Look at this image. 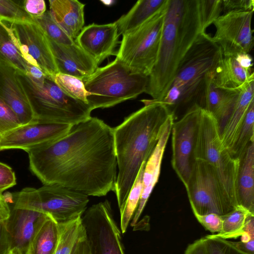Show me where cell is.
Listing matches in <instances>:
<instances>
[{"instance_id":"1","label":"cell","mask_w":254,"mask_h":254,"mask_svg":"<svg viewBox=\"0 0 254 254\" xmlns=\"http://www.w3.org/2000/svg\"><path fill=\"white\" fill-rule=\"evenodd\" d=\"M27 153L30 171L43 185L99 197L115 191L113 128L100 119L91 117L72 125L63 136Z\"/></svg>"},{"instance_id":"2","label":"cell","mask_w":254,"mask_h":254,"mask_svg":"<svg viewBox=\"0 0 254 254\" xmlns=\"http://www.w3.org/2000/svg\"><path fill=\"white\" fill-rule=\"evenodd\" d=\"M141 101L143 107L113 128L118 170L115 192L120 211L142 164L151 156L167 119L173 114L162 102Z\"/></svg>"},{"instance_id":"3","label":"cell","mask_w":254,"mask_h":254,"mask_svg":"<svg viewBox=\"0 0 254 254\" xmlns=\"http://www.w3.org/2000/svg\"><path fill=\"white\" fill-rule=\"evenodd\" d=\"M204 32L198 0H168L158 56L145 91L153 100L164 99L181 62Z\"/></svg>"},{"instance_id":"4","label":"cell","mask_w":254,"mask_h":254,"mask_svg":"<svg viewBox=\"0 0 254 254\" xmlns=\"http://www.w3.org/2000/svg\"><path fill=\"white\" fill-rule=\"evenodd\" d=\"M223 56L220 47L206 32L199 34L188 50L165 97L160 102L174 114L181 105L203 104L206 82Z\"/></svg>"},{"instance_id":"5","label":"cell","mask_w":254,"mask_h":254,"mask_svg":"<svg viewBox=\"0 0 254 254\" xmlns=\"http://www.w3.org/2000/svg\"><path fill=\"white\" fill-rule=\"evenodd\" d=\"M92 110L114 106L145 92L148 76L136 72L117 59L82 80Z\"/></svg>"},{"instance_id":"6","label":"cell","mask_w":254,"mask_h":254,"mask_svg":"<svg viewBox=\"0 0 254 254\" xmlns=\"http://www.w3.org/2000/svg\"><path fill=\"white\" fill-rule=\"evenodd\" d=\"M17 76L37 122L72 126L91 117L87 103L66 94L49 76L39 85L25 73L17 71Z\"/></svg>"},{"instance_id":"7","label":"cell","mask_w":254,"mask_h":254,"mask_svg":"<svg viewBox=\"0 0 254 254\" xmlns=\"http://www.w3.org/2000/svg\"><path fill=\"white\" fill-rule=\"evenodd\" d=\"M194 158L206 161L215 170L225 198L233 210L239 205L237 183L240 159L233 157L220 139L218 123L213 115L201 110Z\"/></svg>"},{"instance_id":"8","label":"cell","mask_w":254,"mask_h":254,"mask_svg":"<svg viewBox=\"0 0 254 254\" xmlns=\"http://www.w3.org/2000/svg\"><path fill=\"white\" fill-rule=\"evenodd\" d=\"M11 197L13 207L46 214L58 223L82 216L89 201L86 194L57 184L25 188Z\"/></svg>"},{"instance_id":"9","label":"cell","mask_w":254,"mask_h":254,"mask_svg":"<svg viewBox=\"0 0 254 254\" xmlns=\"http://www.w3.org/2000/svg\"><path fill=\"white\" fill-rule=\"evenodd\" d=\"M168 0L147 21L122 35L116 58L149 76L157 60Z\"/></svg>"},{"instance_id":"10","label":"cell","mask_w":254,"mask_h":254,"mask_svg":"<svg viewBox=\"0 0 254 254\" xmlns=\"http://www.w3.org/2000/svg\"><path fill=\"white\" fill-rule=\"evenodd\" d=\"M193 214L223 215L232 210L227 203L215 170L207 162L195 159L186 188Z\"/></svg>"},{"instance_id":"11","label":"cell","mask_w":254,"mask_h":254,"mask_svg":"<svg viewBox=\"0 0 254 254\" xmlns=\"http://www.w3.org/2000/svg\"><path fill=\"white\" fill-rule=\"evenodd\" d=\"M81 218L91 254H125L121 231L108 200L86 209Z\"/></svg>"},{"instance_id":"12","label":"cell","mask_w":254,"mask_h":254,"mask_svg":"<svg viewBox=\"0 0 254 254\" xmlns=\"http://www.w3.org/2000/svg\"><path fill=\"white\" fill-rule=\"evenodd\" d=\"M202 107L194 105L178 121L174 122L172 134V166L185 188L194 161V150Z\"/></svg>"},{"instance_id":"13","label":"cell","mask_w":254,"mask_h":254,"mask_svg":"<svg viewBox=\"0 0 254 254\" xmlns=\"http://www.w3.org/2000/svg\"><path fill=\"white\" fill-rule=\"evenodd\" d=\"M9 23L15 44L26 63L38 67L53 79L59 71L48 39L41 27L35 21Z\"/></svg>"},{"instance_id":"14","label":"cell","mask_w":254,"mask_h":254,"mask_svg":"<svg viewBox=\"0 0 254 254\" xmlns=\"http://www.w3.org/2000/svg\"><path fill=\"white\" fill-rule=\"evenodd\" d=\"M254 11L233 10L224 13L213 24L216 28L213 41L223 55L249 53L254 46L252 19Z\"/></svg>"},{"instance_id":"15","label":"cell","mask_w":254,"mask_h":254,"mask_svg":"<svg viewBox=\"0 0 254 254\" xmlns=\"http://www.w3.org/2000/svg\"><path fill=\"white\" fill-rule=\"evenodd\" d=\"M71 127L68 125L38 122L21 125L1 136L0 151L20 149L27 152L60 138L66 133Z\"/></svg>"},{"instance_id":"16","label":"cell","mask_w":254,"mask_h":254,"mask_svg":"<svg viewBox=\"0 0 254 254\" xmlns=\"http://www.w3.org/2000/svg\"><path fill=\"white\" fill-rule=\"evenodd\" d=\"M120 36L115 22L93 23L83 27L74 42L99 65L107 58L116 55Z\"/></svg>"},{"instance_id":"17","label":"cell","mask_w":254,"mask_h":254,"mask_svg":"<svg viewBox=\"0 0 254 254\" xmlns=\"http://www.w3.org/2000/svg\"><path fill=\"white\" fill-rule=\"evenodd\" d=\"M17 70L0 62V99L17 117L21 125L37 122L17 76Z\"/></svg>"},{"instance_id":"18","label":"cell","mask_w":254,"mask_h":254,"mask_svg":"<svg viewBox=\"0 0 254 254\" xmlns=\"http://www.w3.org/2000/svg\"><path fill=\"white\" fill-rule=\"evenodd\" d=\"M49 215L29 209L12 207L5 220L11 249L25 254L36 234Z\"/></svg>"},{"instance_id":"19","label":"cell","mask_w":254,"mask_h":254,"mask_svg":"<svg viewBox=\"0 0 254 254\" xmlns=\"http://www.w3.org/2000/svg\"><path fill=\"white\" fill-rule=\"evenodd\" d=\"M48 39L59 72L82 80L98 67L97 63L75 42L64 45Z\"/></svg>"},{"instance_id":"20","label":"cell","mask_w":254,"mask_h":254,"mask_svg":"<svg viewBox=\"0 0 254 254\" xmlns=\"http://www.w3.org/2000/svg\"><path fill=\"white\" fill-rule=\"evenodd\" d=\"M174 122V115L172 114L167 119L158 141L145 164L143 174L142 191L137 209L131 219L132 226L136 224L139 218L152 190L158 181L163 154Z\"/></svg>"},{"instance_id":"21","label":"cell","mask_w":254,"mask_h":254,"mask_svg":"<svg viewBox=\"0 0 254 254\" xmlns=\"http://www.w3.org/2000/svg\"><path fill=\"white\" fill-rule=\"evenodd\" d=\"M212 71L207 77L202 108L215 118L221 131L236 102L240 89H228L216 85L213 80Z\"/></svg>"},{"instance_id":"22","label":"cell","mask_w":254,"mask_h":254,"mask_svg":"<svg viewBox=\"0 0 254 254\" xmlns=\"http://www.w3.org/2000/svg\"><path fill=\"white\" fill-rule=\"evenodd\" d=\"M254 79L240 88L233 109L220 131V139L224 147L231 153L242 128L247 111L254 100Z\"/></svg>"},{"instance_id":"23","label":"cell","mask_w":254,"mask_h":254,"mask_svg":"<svg viewBox=\"0 0 254 254\" xmlns=\"http://www.w3.org/2000/svg\"><path fill=\"white\" fill-rule=\"evenodd\" d=\"M49 2L54 20L74 41L84 26L85 4L77 0H50Z\"/></svg>"},{"instance_id":"24","label":"cell","mask_w":254,"mask_h":254,"mask_svg":"<svg viewBox=\"0 0 254 254\" xmlns=\"http://www.w3.org/2000/svg\"><path fill=\"white\" fill-rule=\"evenodd\" d=\"M214 84L228 89H239L254 79L253 71L243 68L233 56H224L212 71Z\"/></svg>"},{"instance_id":"25","label":"cell","mask_w":254,"mask_h":254,"mask_svg":"<svg viewBox=\"0 0 254 254\" xmlns=\"http://www.w3.org/2000/svg\"><path fill=\"white\" fill-rule=\"evenodd\" d=\"M240 161L237 183L238 204L254 214V142L248 146Z\"/></svg>"},{"instance_id":"26","label":"cell","mask_w":254,"mask_h":254,"mask_svg":"<svg viewBox=\"0 0 254 254\" xmlns=\"http://www.w3.org/2000/svg\"><path fill=\"white\" fill-rule=\"evenodd\" d=\"M167 0H139L126 14L115 21L119 34L123 35L140 26L166 3Z\"/></svg>"},{"instance_id":"27","label":"cell","mask_w":254,"mask_h":254,"mask_svg":"<svg viewBox=\"0 0 254 254\" xmlns=\"http://www.w3.org/2000/svg\"><path fill=\"white\" fill-rule=\"evenodd\" d=\"M59 234L58 223L49 216L32 240L25 254H54Z\"/></svg>"},{"instance_id":"28","label":"cell","mask_w":254,"mask_h":254,"mask_svg":"<svg viewBox=\"0 0 254 254\" xmlns=\"http://www.w3.org/2000/svg\"><path fill=\"white\" fill-rule=\"evenodd\" d=\"M0 62L15 67L18 71L27 73V63L15 44L9 27L0 21Z\"/></svg>"},{"instance_id":"29","label":"cell","mask_w":254,"mask_h":254,"mask_svg":"<svg viewBox=\"0 0 254 254\" xmlns=\"http://www.w3.org/2000/svg\"><path fill=\"white\" fill-rule=\"evenodd\" d=\"M254 214L241 205H238L228 213L221 215L222 227L215 236L224 239H237L244 233L248 218Z\"/></svg>"},{"instance_id":"30","label":"cell","mask_w":254,"mask_h":254,"mask_svg":"<svg viewBox=\"0 0 254 254\" xmlns=\"http://www.w3.org/2000/svg\"><path fill=\"white\" fill-rule=\"evenodd\" d=\"M58 224L59 238L54 254H70L78 239L84 233L81 216Z\"/></svg>"},{"instance_id":"31","label":"cell","mask_w":254,"mask_h":254,"mask_svg":"<svg viewBox=\"0 0 254 254\" xmlns=\"http://www.w3.org/2000/svg\"><path fill=\"white\" fill-rule=\"evenodd\" d=\"M144 162L139 171L135 180L128 193L125 204L120 211V227L122 234L127 231L128 224L137 209L142 191Z\"/></svg>"},{"instance_id":"32","label":"cell","mask_w":254,"mask_h":254,"mask_svg":"<svg viewBox=\"0 0 254 254\" xmlns=\"http://www.w3.org/2000/svg\"><path fill=\"white\" fill-rule=\"evenodd\" d=\"M253 142H254V100L248 108L231 155L241 160L247 147Z\"/></svg>"},{"instance_id":"33","label":"cell","mask_w":254,"mask_h":254,"mask_svg":"<svg viewBox=\"0 0 254 254\" xmlns=\"http://www.w3.org/2000/svg\"><path fill=\"white\" fill-rule=\"evenodd\" d=\"M53 80L66 94L75 99L87 103L88 93L81 79L59 72L55 75Z\"/></svg>"},{"instance_id":"34","label":"cell","mask_w":254,"mask_h":254,"mask_svg":"<svg viewBox=\"0 0 254 254\" xmlns=\"http://www.w3.org/2000/svg\"><path fill=\"white\" fill-rule=\"evenodd\" d=\"M33 19L41 27L49 39L60 44L71 45L74 43V41L55 22L49 10Z\"/></svg>"},{"instance_id":"35","label":"cell","mask_w":254,"mask_h":254,"mask_svg":"<svg viewBox=\"0 0 254 254\" xmlns=\"http://www.w3.org/2000/svg\"><path fill=\"white\" fill-rule=\"evenodd\" d=\"M22 0H0V21L33 22L34 19L26 11Z\"/></svg>"},{"instance_id":"36","label":"cell","mask_w":254,"mask_h":254,"mask_svg":"<svg viewBox=\"0 0 254 254\" xmlns=\"http://www.w3.org/2000/svg\"><path fill=\"white\" fill-rule=\"evenodd\" d=\"M207 254H251L238 248L233 242L215 234L203 237Z\"/></svg>"},{"instance_id":"37","label":"cell","mask_w":254,"mask_h":254,"mask_svg":"<svg viewBox=\"0 0 254 254\" xmlns=\"http://www.w3.org/2000/svg\"><path fill=\"white\" fill-rule=\"evenodd\" d=\"M198 3L202 26L205 31L220 16L222 0H198Z\"/></svg>"},{"instance_id":"38","label":"cell","mask_w":254,"mask_h":254,"mask_svg":"<svg viewBox=\"0 0 254 254\" xmlns=\"http://www.w3.org/2000/svg\"><path fill=\"white\" fill-rule=\"evenodd\" d=\"M21 126L17 117L10 108L0 99V134Z\"/></svg>"},{"instance_id":"39","label":"cell","mask_w":254,"mask_h":254,"mask_svg":"<svg viewBox=\"0 0 254 254\" xmlns=\"http://www.w3.org/2000/svg\"><path fill=\"white\" fill-rule=\"evenodd\" d=\"M198 222L207 231L212 233L220 232L222 227L221 216L215 213L204 215L193 214Z\"/></svg>"},{"instance_id":"40","label":"cell","mask_w":254,"mask_h":254,"mask_svg":"<svg viewBox=\"0 0 254 254\" xmlns=\"http://www.w3.org/2000/svg\"><path fill=\"white\" fill-rule=\"evenodd\" d=\"M16 184L15 174L8 165L0 162V193Z\"/></svg>"},{"instance_id":"41","label":"cell","mask_w":254,"mask_h":254,"mask_svg":"<svg viewBox=\"0 0 254 254\" xmlns=\"http://www.w3.org/2000/svg\"><path fill=\"white\" fill-rule=\"evenodd\" d=\"M222 11H254V0H222Z\"/></svg>"},{"instance_id":"42","label":"cell","mask_w":254,"mask_h":254,"mask_svg":"<svg viewBox=\"0 0 254 254\" xmlns=\"http://www.w3.org/2000/svg\"><path fill=\"white\" fill-rule=\"evenodd\" d=\"M23 4L25 10L33 19L41 16L47 11L44 0H25Z\"/></svg>"},{"instance_id":"43","label":"cell","mask_w":254,"mask_h":254,"mask_svg":"<svg viewBox=\"0 0 254 254\" xmlns=\"http://www.w3.org/2000/svg\"><path fill=\"white\" fill-rule=\"evenodd\" d=\"M5 220H0V254H7L11 249Z\"/></svg>"},{"instance_id":"44","label":"cell","mask_w":254,"mask_h":254,"mask_svg":"<svg viewBox=\"0 0 254 254\" xmlns=\"http://www.w3.org/2000/svg\"><path fill=\"white\" fill-rule=\"evenodd\" d=\"M27 74L36 84L39 85L43 84L46 75L38 67L27 64Z\"/></svg>"},{"instance_id":"45","label":"cell","mask_w":254,"mask_h":254,"mask_svg":"<svg viewBox=\"0 0 254 254\" xmlns=\"http://www.w3.org/2000/svg\"><path fill=\"white\" fill-rule=\"evenodd\" d=\"M184 254H207L204 238L202 237L188 245Z\"/></svg>"},{"instance_id":"46","label":"cell","mask_w":254,"mask_h":254,"mask_svg":"<svg viewBox=\"0 0 254 254\" xmlns=\"http://www.w3.org/2000/svg\"><path fill=\"white\" fill-rule=\"evenodd\" d=\"M10 202V193L5 194L0 193V220H6L10 212L9 203Z\"/></svg>"},{"instance_id":"47","label":"cell","mask_w":254,"mask_h":254,"mask_svg":"<svg viewBox=\"0 0 254 254\" xmlns=\"http://www.w3.org/2000/svg\"><path fill=\"white\" fill-rule=\"evenodd\" d=\"M70 254H91L85 231L78 239Z\"/></svg>"},{"instance_id":"48","label":"cell","mask_w":254,"mask_h":254,"mask_svg":"<svg viewBox=\"0 0 254 254\" xmlns=\"http://www.w3.org/2000/svg\"><path fill=\"white\" fill-rule=\"evenodd\" d=\"M233 56L243 68L249 71H253V58L249 53H239Z\"/></svg>"},{"instance_id":"49","label":"cell","mask_w":254,"mask_h":254,"mask_svg":"<svg viewBox=\"0 0 254 254\" xmlns=\"http://www.w3.org/2000/svg\"><path fill=\"white\" fill-rule=\"evenodd\" d=\"M7 254H23L19 250L16 248L10 249Z\"/></svg>"},{"instance_id":"50","label":"cell","mask_w":254,"mask_h":254,"mask_svg":"<svg viewBox=\"0 0 254 254\" xmlns=\"http://www.w3.org/2000/svg\"><path fill=\"white\" fill-rule=\"evenodd\" d=\"M1 135L0 134V140L1 139Z\"/></svg>"}]
</instances>
